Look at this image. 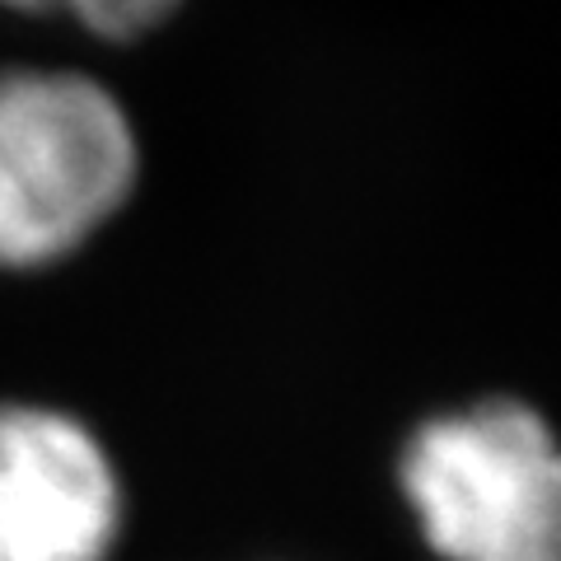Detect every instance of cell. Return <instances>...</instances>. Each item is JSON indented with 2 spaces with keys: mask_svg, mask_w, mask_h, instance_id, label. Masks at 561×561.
<instances>
[{
  "mask_svg": "<svg viewBox=\"0 0 561 561\" xmlns=\"http://www.w3.org/2000/svg\"><path fill=\"white\" fill-rule=\"evenodd\" d=\"M398 486L440 561H561V459L534 402L496 393L426 416Z\"/></svg>",
  "mask_w": 561,
  "mask_h": 561,
  "instance_id": "2",
  "label": "cell"
},
{
  "mask_svg": "<svg viewBox=\"0 0 561 561\" xmlns=\"http://www.w3.org/2000/svg\"><path fill=\"white\" fill-rule=\"evenodd\" d=\"M140 183V136L84 70H0V272L76 257Z\"/></svg>",
  "mask_w": 561,
  "mask_h": 561,
  "instance_id": "1",
  "label": "cell"
},
{
  "mask_svg": "<svg viewBox=\"0 0 561 561\" xmlns=\"http://www.w3.org/2000/svg\"><path fill=\"white\" fill-rule=\"evenodd\" d=\"M122 519V472L80 416L0 402V561H108Z\"/></svg>",
  "mask_w": 561,
  "mask_h": 561,
  "instance_id": "3",
  "label": "cell"
},
{
  "mask_svg": "<svg viewBox=\"0 0 561 561\" xmlns=\"http://www.w3.org/2000/svg\"><path fill=\"white\" fill-rule=\"evenodd\" d=\"M5 10H24V14H70L80 20L94 38H113V43H131L146 38L160 24H169L183 10V0H0Z\"/></svg>",
  "mask_w": 561,
  "mask_h": 561,
  "instance_id": "4",
  "label": "cell"
}]
</instances>
